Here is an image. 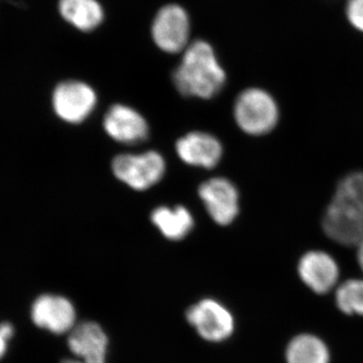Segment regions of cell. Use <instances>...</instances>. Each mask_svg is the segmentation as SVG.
Returning a JSON list of instances; mask_svg holds the SVG:
<instances>
[{"label": "cell", "mask_w": 363, "mask_h": 363, "mask_svg": "<svg viewBox=\"0 0 363 363\" xmlns=\"http://www.w3.org/2000/svg\"><path fill=\"white\" fill-rule=\"evenodd\" d=\"M325 233L332 240L358 247L363 241V172L350 174L338 184L323 217Z\"/></svg>", "instance_id": "6da1fadb"}, {"label": "cell", "mask_w": 363, "mask_h": 363, "mask_svg": "<svg viewBox=\"0 0 363 363\" xmlns=\"http://www.w3.org/2000/svg\"><path fill=\"white\" fill-rule=\"evenodd\" d=\"M173 81L184 96L210 99L223 89L226 74L213 48L205 40H196L185 50Z\"/></svg>", "instance_id": "7a4b0ae2"}, {"label": "cell", "mask_w": 363, "mask_h": 363, "mask_svg": "<svg viewBox=\"0 0 363 363\" xmlns=\"http://www.w3.org/2000/svg\"><path fill=\"white\" fill-rule=\"evenodd\" d=\"M234 118L240 130L247 135H267L278 123V105L267 91L248 88L236 98Z\"/></svg>", "instance_id": "3957f363"}, {"label": "cell", "mask_w": 363, "mask_h": 363, "mask_svg": "<svg viewBox=\"0 0 363 363\" xmlns=\"http://www.w3.org/2000/svg\"><path fill=\"white\" fill-rule=\"evenodd\" d=\"M112 171L119 181L138 191L147 190L162 180L166 162L159 152L123 154L114 157Z\"/></svg>", "instance_id": "277c9868"}, {"label": "cell", "mask_w": 363, "mask_h": 363, "mask_svg": "<svg viewBox=\"0 0 363 363\" xmlns=\"http://www.w3.org/2000/svg\"><path fill=\"white\" fill-rule=\"evenodd\" d=\"M190 30L187 11L178 4L162 7L152 21V40L159 49L169 54L187 49Z\"/></svg>", "instance_id": "5b68a950"}, {"label": "cell", "mask_w": 363, "mask_h": 363, "mask_svg": "<svg viewBox=\"0 0 363 363\" xmlns=\"http://www.w3.org/2000/svg\"><path fill=\"white\" fill-rule=\"evenodd\" d=\"M97 95L91 86L82 81L60 83L52 93V107L57 116L69 123H80L94 111Z\"/></svg>", "instance_id": "8992f818"}, {"label": "cell", "mask_w": 363, "mask_h": 363, "mask_svg": "<svg viewBox=\"0 0 363 363\" xmlns=\"http://www.w3.org/2000/svg\"><path fill=\"white\" fill-rule=\"evenodd\" d=\"M186 317L201 337L220 342L233 334L234 320L230 312L214 300H203L189 308Z\"/></svg>", "instance_id": "52a82bcc"}, {"label": "cell", "mask_w": 363, "mask_h": 363, "mask_svg": "<svg viewBox=\"0 0 363 363\" xmlns=\"http://www.w3.org/2000/svg\"><path fill=\"white\" fill-rule=\"evenodd\" d=\"M199 197L208 213L217 224L229 225L240 212L238 191L230 181L225 178H212L199 187Z\"/></svg>", "instance_id": "ba28073f"}, {"label": "cell", "mask_w": 363, "mask_h": 363, "mask_svg": "<svg viewBox=\"0 0 363 363\" xmlns=\"http://www.w3.org/2000/svg\"><path fill=\"white\" fill-rule=\"evenodd\" d=\"M104 130L112 140L124 145L145 142L149 125L142 114L123 104L112 105L104 121Z\"/></svg>", "instance_id": "9c48e42d"}, {"label": "cell", "mask_w": 363, "mask_h": 363, "mask_svg": "<svg viewBox=\"0 0 363 363\" xmlns=\"http://www.w3.org/2000/svg\"><path fill=\"white\" fill-rule=\"evenodd\" d=\"M298 271L303 283L320 295L330 292L338 281L337 262L330 255L320 250H313L303 255Z\"/></svg>", "instance_id": "30bf717a"}, {"label": "cell", "mask_w": 363, "mask_h": 363, "mask_svg": "<svg viewBox=\"0 0 363 363\" xmlns=\"http://www.w3.org/2000/svg\"><path fill=\"white\" fill-rule=\"evenodd\" d=\"M75 309L70 301L60 296H40L33 305V323L55 334H63L71 330L75 323Z\"/></svg>", "instance_id": "8fae6325"}, {"label": "cell", "mask_w": 363, "mask_h": 363, "mask_svg": "<svg viewBox=\"0 0 363 363\" xmlns=\"http://www.w3.org/2000/svg\"><path fill=\"white\" fill-rule=\"evenodd\" d=\"M179 157L191 166L212 169L220 162L223 150L220 142L209 133H188L176 143Z\"/></svg>", "instance_id": "7c38bea8"}, {"label": "cell", "mask_w": 363, "mask_h": 363, "mask_svg": "<svg viewBox=\"0 0 363 363\" xmlns=\"http://www.w3.org/2000/svg\"><path fill=\"white\" fill-rule=\"evenodd\" d=\"M106 334L94 322H83L72 330L69 336V348L74 354L84 359V363H105Z\"/></svg>", "instance_id": "4fadbf2b"}, {"label": "cell", "mask_w": 363, "mask_h": 363, "mask_svg": "<svg viewBox=\"0 0 363 363\" xmlns=\"http://www.w3.org/2000/svg\"><path fill=\"white\" fill-rule=\"evenodd\" d=\"M59 13L74 28L91 32L101 25L104 11L97 0H60Z\"/></svg>", "instance_id": "5bb4252c"}, {"label": "cell", "mask_w": 363, "mask_h": 363, "mask_svg": "<svg viewBox=\"0 0 363 363\" xmlns=\"http://www.w3.org/2000/svg\"><path fill=\"white\" fill-rule=\"evenodd\" d=\"M150 218L162 235L171 240H183L194 227L192 214L183 206L157 208Z\"/></svg>", "instance_id": "9a60e30c"}, {"label": "cell", "mask_w": 363, "mask_h": 363, "mask_svg": "<svg viewBox=\"0 0 363 363\" xmlns=\"http://www.w3.org/2000/svg\"><path fill=\"white\" fill-rule=\"evenodd\" d=\"M286 359L288 363H329L330 353L321 339L311 334H301L289 343Z\"/></svg>", "instance_id": "2e32d148"}, {"label": "cell", "mask_w": 363, "mask_h": 363, "mask_svg": "<svg viewBox=\"0 0 363 363\" xmlns=\"http://www.w3.org/2000/svg\"><path fill=\"white\" fill-rule=\"evenodd\" d=\"M336 304L345 314L363 316V279H350L339 286Z\"/></svg>", "instance_id": "e0dca14e"}, {"label": "cell", "mask_w": 363, "mask_h": 363, "mask_svg": "<svg viewBox=\"0 0 363 363\" xmlns=\"http://www.w3.org/2000/svg\"><path fill=\"white\" fill-rule=\"evenodd\" d=\"M346 13L351 25L363 32V0H348Z\"/></svg>", "instance_id": "ac0fdd59"}, {"label": "cell", "mask_w": 363, "mask_h": 363, "mask_svg": "<svg viewBox=\"0 0 363 363\" xmlns=\"http://www.w3.org/2000/svg\"><path fill=\"white\" fill-rule=\"evenodd\" d=\"M0 335L2 336L6 340H9L13 337V327L11 323H7V322H4V323L0 324Z\"/></svg>", "instance_id": "d6986e66"}, {"label": "cell", "mask_w": 363, "mask_h": 363, "mask_svg": "<svg viewBox=\"0 0 363 363\" xmlns=\"http://www.w3.org/2000/svg\"><path fill=\"white\" fill-rule=\"evenodd\" d=\"M357 248H358V252H357L358 264H359L360 269H362V272H363V241L362 243H360L359 245H358Z\"/></svg>", "instance_id": "ffe728a7"}, {"label": "cell", "mask_w": 363, "mask_h": 363, "mask_svg": "<svg viewBox=\"0 0 363 363\" xmlns=\"http://www.w3.org/2000/svg\"><path fill=\"white\" fill-rule=\"evenodd\" d=\"M6 352V340L0 335V358L4 357Z\"/></svg>", "instance_id": "44dd1931"}, {"label": "cell", "mask_w": 363, "mask_h": 363, "mask_svg": "<svg viewBox=\"0 0 363 363\" xmlns=\"http://www.w3.org/2000/svg\"><path fill=\"white\" fill-rule=\"evenodd\" d=\"M62 363H84V362H74V360L67 359V360H64V362H62Z\"/></svg>", "instance_id": "7402d4cb"}]
</instances>
